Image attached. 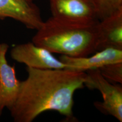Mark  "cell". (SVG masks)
Returning a JSON list of instances; mask_svg holds the SVG:
<instances>
[{"instance_id":"6da1fadb","label":"cell","mask_w":122,"mask_h":122,"mask_svg":"<svg viewBox=\"0 0 122 122\" xmlns=\"http://www.w3.org/2000/svg\"><path fill=\"white\" fill-rule=\"evenodd\" d=\"M16 101L9 110L16 122H31L46 111H55L75 121L74 95L85 87L86 72L68 69L27 67Z\"/></svg>"},{"instance_id":"7a4b0ae2","label":"cell","mask_w":122,"mask_h":122,"mask_svg":"<svg viewBox=\"0 0 122 122\" xmlns=\"http://www.w3.org/2000/svg\"><path fill=\"white\" fill-rule=\"evenodd\" d=\"M98 22L76 23L51 16L44 21L32 42L52 53L71 57H86L97 51Z\"/></svg>"},{"instance_id":"3957f363","label":"cell","mask_w":122,"mask_h":122,"mask_svg":"<svg viewBox=\"0 0 122 122\" xmlns=\"http://www.w3.org/2000/svg\"><path fill=\"white\" fill-rule=\"evenodd\" d=\"M85 86L99 91L102 96V102L97 101L94 106L103 113L112 116L122 122V87L120 84L111 83L101 74L98 69L86 71Z\"/></svg>"},{"instance_id":"277c9868","label":"cell","mask_w":122,"mask_h":122,"mask_svg":"<svg viewBox=\"0 0 122 122\" xmlns=\"http://www.w3.org/2000/svg\"><path fill=\"white\" fill-rule=\"evenodd\" d=\"M11 57L27 67L36 69H68V66L58 59L48 50L29 42L14 46Z\"/></svg>"},{"instance_id":"5b68a950","label":"cell","mask_w":122,"mask_h":122,"mask_svg":"<svg viewBox=\"0 0 122 122\" xmlns=\"http://www.w3.org/2000/svg\"><path fill=\"white\" fill-rule=\"evenodd\" d=\"M52 16L76 23L89 24L99 20L92 0H49Z\"/></svg>"},{"instance_id":"8992f818","label":"cell","mask_w":122,"mask_h":122,"mask_svg":"<svg viewBox=\"0 0 122 122\" xmlns=\"http://www.w3.org/2000/svg\"><path fill=\"white\" fill-rule=\"evenodd\" d=\"M7 18L30 30H37L44 22L39 7L32 0H0V19Z\"/></svg>"},{"instance_id":"52a82bcc","label":"cell","mask_w":122,"mask_h":122,"mask_svg":"<svg viewBox=\"0 0 122 122\" xmlns=\"http://www.w3.org/2000/svg\"><path fill=\"white\" fill-rule=\"evenodd\" d=\"M8 48L7 44H0V116L5 108L10 110L15 103L21 83L16 77L15 66L7 62Z\"/></svg>"},{"instance_id":"ba28073f","label":"cell","mask_w":122,"mask_h":122,"mask_svg":"<svg viewBox=\"0 0 122 122\" xmlns=\"http://www.w3.org/2000/svg\"><path fill=\"white\" fill-rule=\"evenodd\" d=\"M59 59L68 66V70L85 71L99 68L108 64L122 62V50L106 48L96 51L91 57H71L63 56Z\"/></svg>"},{"instance_id":"9c48e42d","label":"cell","mask_w":122,"mask_h":122,"mask_svg":"<svg viewBox=\"0 0 122 122\" xmlns=\"http://www.w3.org/2000/svg\"><path fill=\"white\" fill-rule=\"evenodd\" d=\"M106 48L122 50V8L97 24V51Z\"/></svg>"},{"instance_id":"30bf717a","label":"cell","mask_w":122,"mask_h":122,"mask_svg":"<svg viewBox=\"0 0 122 122\" xmlns=\"http://www.w3.org/2000/svg\"><path fill=\"white\" fill-rule=\"evenodd\" d=\"M98 19H102L122 8V0H92Z\"/></svg>"},{"instance_id":"8fae6325","label":"cell","mask_w":122,"mask_h":122,"mask_svg":"<svg viewBox=\"0 0 122 122\" xmlns=\"http://www.w3.org/2000/svg\"><path fill=\"white\" fill-rule=\"evenodd\" d=\"M98 70L102 75L111 83L122 84V62L108 64Z\"/></svg>"},{"instance_id":"7c38bea8","label":"cell","mask_w":122,"mask_h":122,"mask_svg":"<svg viewBox=\"0 0 122 122\" xmlns=\"http://www.w3.org/2000/svg\"><path fill=\"white\" fill-rule=\"evenodd\" d=\"M32 1H34V0H32Z\"/></svg>"}]
</instances>
